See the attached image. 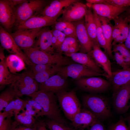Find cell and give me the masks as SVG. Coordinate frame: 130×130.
Segmentation results:
<instances>
[{"instance_id": "cell-1", "label": "cell", "mask_w": 130, "mask_h": 130, "mask_svg": "<svg viewBox=\"0 0 130 130\" xmlns=\"http://www.w3.org/2000/svg\"><path fill=\"white\" fill-rule=\"evenodd\" d=\"M29 96L40 105L44 116L48 118L62 123H67L61 114L55 93L39 90Z\"/></svg>"}, {"instance_id": "cell-2", "label": "cell", "mask_w": 130, "mask_h": 130, "mask_svg": "<svg viewBox=\"0 0 130 130\" xmlns=\"http://www.w3.org/2000/svg\"><path fill=\"white\" fill-rule=\"evenodd\" d=\"M23 51L33 64H48L63 66L73 63L71 58L56 51L46 52L33 47L24 50Z\"/></svg>"}, {"instance_id": "cell-3", "label": "cell", "mask_w": 130, "mask_h": 130, "mask_svg": "<svg viewBox=\"0 0 130 130\" xmlns=\"http://www.w3.org/2000/svg\"><path fill=\"white\" fill-rule=\"evenodd\" d=\"M82 105L84 109L91 112L100 120L107 119L111 115L109 101L103 96L86 95L83 98Z\"/></svg>"}, {"instance_id": "cell-4", "label": "cell", "mask_w": 130, "mask_h": 130, "mask_svg": "<svg viewBox=\"0 0 130 130\" xmlns=\"http://www.w3.org/2000/svg\"><path fill=\"white\" fill-rule=\"evenodd\" d=\"M56 94L65 115L72 121L75 115L81 109V105L75 91L64 90Z\"/></svg>"}, {"instance_id": "cell-5", "label": "cell", "mask_w": 130, "mask_h": 130, "mask_svg": "<svg viewBox=\"0 0 130 130\" xmlns=\"http://www.w3.org/2000/svg\"><path fill=\"white\" fill-rule=\"evenodd\" d=\"M46 1L43 0H26L15 7L16 26L29 18L38 15L44 8Z\"/></svg>"}, {"instance_id": "cell-6", "label": "cell", "mask_w": 130, "mask_h": 130, "mask_svg": "<svg viewBox=\"0 0 130 130\" xmlns=\"http://www.w3.org/2000/svg\"><path fill=\"white\" fill-rule=\"evenodd\" d=\"M19 74V78L11 84L18 97L29 96L39 90V84L34 79L31 70Z\"/></svg>"}, {"instance_id": "cell-7", "label": "cell", "mask_w": 130, "mask_h": 130, "mask_svg": "<svg viewBox=\"0 0 130 130\" xmlns=\"http://www.w3.org/2000/svg\"><path fill=\"white\" fill-rule=\"evenodd\" d=\"M66 78L68 77L76 80L83 77L102 76L109 78L105 73L101 74L96 72L83 65L72 63L62 66L57 73Z\"/></svg>"}, {"instance_id": "cell-8", "label": "cell", "mask_w": 130, "mask_h": 130, "mask_svg": "<svg viewBox=\"0 0 130 130\" xmlns=\"http://www.w3.org/2000/svg\"><path fill=\"white\" fill-rule=\"evenodd\" d=\"M76 83L84 91L93 93H101L107 90L110 84L107 80L96 76L83 77L76 80Z\"/></svg>"}, {"instance_id": "cell-9", "label": "cell", "mask_w": 130, "mask_h": 130, "mask_svg": "<svg viewBox=\"0 0 130 130\" xmlns=\"http://www.w3.org/2000/svg\"><path fill=\"white\" fill-rule=\"evenodd\" d=\"M42 29H17L10 34L17 45L23 50L33 47Z\"/></svg>"}, {"instance_id": "cell-10", "label": "cell", "mask_w": 130, "mask_h": 130, "mask_svg": "<svg viewBox=\"0 0 130 130\" xmlns=\"http://www.w3.org/2000/svg\"><path fill=\"white\" fill-rule=\"evenodd\" d=\"M130 82L113 92L112 104L115 111L119 114L126 112L130 107Z\"/></svg>"}, {"instance_id": "cell-11", "label": "cell", "mask_w": 130, "mask_h": 130, "mask_svg": "<svg viewBox=\"0 0 130 130\" xmlns=\"http://www.w3.org/2000/svg\"><path fill=\"white\" fill-rule=\"evenodd\" d=\"M0 41L2 47L9 52L19 57L28 65L33 64L31 62L24 52L17 45L13 38L6 30L0 26Z\"/></svg>"}, {"instance_id": "cell-12", "label": "cell", "mask_w": 130, "mask_h": 130, "mask_svg": "<svg viewBox=\"0 0 130 130\" xmlns=\"http://www.w3.org/2000/svg\"><path fill=\"white\" fill-rule=\"evenodd\" d=\"M16 21L15 7L11 0H0V22L6 30H10Z\"/></svg>"}, {"instance_id": "cell-13", "label": "cell", "mask_w": 130, "mask_h": 130, "mask_svg": "<svg viewBox=\"0 0 130 130\" xmlns=\"http://www.w3.org/2000/svg\"><path fill=\"white\" fill-rule=\"evenodd\" d=\"M88 8L86 5L77 1L73 2L65 8L59 21L71 22L82 19Z\"/></svg>"}, {"instance_id": "cell-14", "label": "cell", "mask_w": 130, "mask_h": 130, "mask_svg": "<svg viewBox=\"0 0 130 130\" xmlns=\"http://www.w3.org/2000/svg\"><path fill=\"white\" fill-rule=\"evenodd\" d=\"M88 7L91 8L99 16L113 20L127 11V7H120L107 4H91L88 3Z\"/></svg>"}, {"instance_id": "cell-15", "label": "cell", "mask_w": 130, "mask_h": 130, "mask_svg": "<svg viewBox=\"0 0 130 130\" xmlns=\"http://www.w3.org/2000/svg\"><path fill=\"white\" fill-rule=\"evenodd\" d=\"M72 23L75 27L76 37L80 45L81 52L90 53L92 50L93 43L86 31L84 20L82 19Z\"/></svg>"}, {"instance_id": "cell-16", "label": "cell", "mask_w": 130, "mask_h": 130, "mask_svg": "<svg viewBox=\"0 0 130 130\" xmlns=\"http://www.w3.org/2000/svg\"><path fill=\"white\" fill-rule=\"evenodd\" d=\"M98 120L89 111L81 109L74 116L71 121L72 125L76 130H84L90 127Z\"/></svg>"}, {"instance_id": "cell-17", "label": "cell", "mask_w": 130, "mask_h": 130, "mask_svg": "<svg viewBox=\"0 0 130 130\" xmlns=\"http://www.w3.org/2000/svg\"><path fill=\"white\" fill-rule=\"evenodd\" d=\"M57 19L37 15L15 26L16 30L42 28L45 26L54 25L57 22Z\"/></svg>"}, {"instance_id": "cell-18", "label": "cell", "mask_w": 130, "mask_h": 130, "mask_svg": "<svg viewBox=\"0 0 130 130\" xmlns=\"http://www.w3.org/2000/svg\"><path fill=\"white\" fill-rule=\"evenodd\" d=\"M67 84L66 78L57 73L45 82L39 84V90L56 93L65 90Z\"/></svg>"}, {"instance_id": "cell-19", "label": "cell", "mask_w": 130, "mask_h": 130, "mask_svg": "<svg viewBox=\"0 0 130 130\" xmlns=\"http://www.w3.org/2000/svg\"><path fill=\"white\" fill-rule=\"evenodd\" d=\"M89 53L97 64L103 69L109 78H110L112 72L111 63L107 55L101 49L99 44H93L92 50Z\"/></svg>"}, {"instance_id": "cell-20", "label": "cell", "mask_w": 130, "mask_h": 130, "mask_svg": "<svg viewBox=\"0 0 130 130\" xmlns=\"http://www.w3.org/2000/svg\"><path fill=\"white\" fill-rule=\"evenodd\" d=\"M76 0H55L45 7L38 15L57 18L62 10L72 3L77 1Z\"/></svg>"}, {"instance_id": "cell-21", "label": "cell", "mask_w": 130, "mask_h": 130, "mask_svg": "<svg viewBox=\"0 0 130 130\" xmlns=\"http://www.w3.org/2000/svg\"><path fill=\"white\" fill-rule=\"evenodd\" d=\"M52 30L42 29L32 47L46 52L55 51L52 46Z\"/></svg>"}, {"instance_id": "cell-22", "label": "cell", "mask_w": 130, "mask_h": 130, "mask_svg": "<svg viewBox=\"0 0 130 130\" xmlns=\"http://www.w3.org/2000/svg\"><path fill=\"white\" fill-rule=\"evenodd\" d=\"M70 57L74 62L88 67L98 73L104 74V71L97 64L89 53L82 52L70 54L67 56Z\"/></svg>"}, {"instance_id": "cell-23", "label": "cell", "mask_w": 130, "mask_h": 130, "mask_svg": "<svg viewBox=\"0 0 130 130\" xmlns=\"http://www.w3.org/2000/svg\"><path fill=\"white\" fill-rule=\"evenodd\" d=\"M110 78L114 92L130 82V67L112 72Z\"/></svg>"}, {"instance_id": "cell-24", "label": "cell", "mask_w": 130, "mask_h": 130, "mask_svg": "<svg viewBox=\"0 0 130 130\" xmlns=\"http://www.w3.org/2000/svg\"><path fill=\"white\" fill-rule=\"evenodd\" d=\"M124 12L113 20L114 26L118 29L121 32L120 44H124L127 37L129 28L130 12L124 13Z\"/></svg>"}, {"instance_id": "cell-25", "label": "cell", "mask_w": 130, "mask_h": 130, "mask_svg": "<svg viewBox=\"0 0 130 130\" xmlns=\"http://www.w3.org/2000/svg\"><path fill=\"white\" fill-rule=\"evenodd\" d=\"M6 59H0V88L7 85L11 84L20 77L19 74L13 73L10 71L6 64Z\"/></svg>"}, {"instance_id": "cell-26", "label": "cell", "mask_w": 130, "mask_h": 130, "mask_svg": "<svg viewBox=\"0 0 130 130\" xmlns=\"http://www.w3.org/2000/svg\"><path fill=\"white\" fill-rule=\"evenodd\" d=\"M98 16L107 44V52L106 54L112 58L113 57L112 43L113 41L112 34L113 26L111 23L110 20L107 18Z\"/></svg>"}, {"instance_id": "cell-27", "label": "cell", "mask_w": 130, "mask_h": 130, "mask_svg": "<svg viewBox=\"0 0 130 130\" xmlns=\"http://www.w3.org/2000/svg\"><path fill=\"white\" fill-rule=\"evenodd\" d=\"M84 16V23L87 32L93 44H98L97 36V27L93 12L91 7H88Z\"/></svg>"}, {"instance_id": "cell-28", "label": "cell", "mask_w": 130, "mask_h": 130, "mask_svg": "<svg viewBox=\"0 0 130 130\" xmlns=\"http://www.w3.org/2000/svg\"><path fill=\"white\" fill-rule=\"evenodd\" d=\"M6 61L9 70L12 73L16 74L26 68L24 60L16 55L10 54L6 58Z\"/></svg>"}, {"instance_id": "cell-29", "label": "cell", "mask_w": 130, "mask_h": 130, "mask_svg": "<svg viewBox=\"0 0 130 130\" xmlns=\"http://www.w3.org/2000/svg\"><path fill=\"white\" fill-rule=\"evenodd\" d=\"M17 97L16 92L11 85L0 94V112Z\"/></svg>"}, {"instance_id": "cell-30", "label": "cell", "mask_w": 130, "mask_h": 130, "mask_svg": "<svg viewBox=\"0 0 130 130\" xmlns=\"http://www.w3.org/2000/svg\"><path fill=\"white\" fill-rule=\"evenodd\" d=\"M26 102L19 97H17L9 103L3 110V111L14 115H17L21 110L24 111Z\"/></svg>"}, {"instance_id": "cell-31", "label": "cell", "mask_w": 130, "mask_h": 130, "mask_svg": "<svg viewBox=\"0 0 130 130\" xmlns=\"http://www.w3.org/2000/svg\"><path fill=\"white\" fill-rule=\"evenodd\" d=\"M93 13L96 25L97 36L98 43L100 47L103 48L105 52L107 53V45L104 36L100 20L98 15L93 11Z\"/></svg>"}, {"instance_id": "cell-32", "label": "cell", "mask_w": 130, "mask_h": 130, "mask_svg": "<svg viewBox=\"0 0 130 130\" xmlns=\"http://www.w3.org/2000/svg\"><path fill=\"white\" fill-rule=\"evenodd\" d=\"M62 67L57 65L54 67L45 71L33 74L34 79L38 83H43L52 76L58 72Z\"/></svg>"}, {"instance_id": "cell-33", "label": "cell", "mask_w": 130, "mask_h": 130, "mask_svg": "<svg viewBox=\"0 0 130 130\" xmlns=\"http://www.w3.org/2000/svg\"><path fill=\"white\" fill-rule=\"evenodd\" d=\"M14 117L15 121L19 124L26 127H33L36 123L33 117L26 110L22 113L14 115Z\"/></svg>"}, {"instance_id": "cell-34", "label": "cell", "mask_w": 130, "mask_h": 130, "mask_svg": "<svg viewBox=\"0 0 130 130\" xmlns=\"http://www.w3.org/2000/svg\"><path fill=\"white\" fill-rule=\"evenodd\" d=\"M112 52H119L123 58L128 68L130 67V50L124 44H117L112 46Z\"/></svg>"}, {"instance_id": "cell-35", "label": "cell", "mask_w": 130, "mask_h": 130, "mask_svg": "<svg viewBox=\"0 0 130 130\" xmlns=\"http://www.w3.org/2000/svg\"><path fill=\"white\" fill-rule=\"evenodd\" d=\"M44 121L50 130H76L67 123H62L48 118Z\"/></svg>"}, {"instance_id": "cell-36", "label": "cell", "mask_w": 130, "mask_h": 130, "mask_svg": "<svg viewBox=\"0 0 130 130\" xmlns=\"http://www.w3.org/2000/svg\"><path fill=\"white\" fill-rule=\"evenodd\" d=\"M78 42L77 38L66 37L61 45L58 52L67 53L69 48L73 45Z\"/></svg>"}, {"instance_id": "cell-37", "label": "cell", "mask_w": 130, "mask_h": 130, "mask_svg": "<svg viewBox=\"0 0 130 130\" xmlns=\"http://www.w3.org/2000/svg\"><path fill=\"white\" fill-rule=\"evenodd\" d=\"M57 65L48 64H34L31 66V71L33 74L42 72L51 69Z\"/></svg>"}, {"instance_id": "cell-38", "label": "cell", "mask_w": 130, "mask_h": 130, "mask_svg": "<svg viewBox=\"0 0 130 130\" xmlns=\"http://www.w3.org/2000/svg\"><path fill=\"white\" fill-rule=\"evenodd\" d=\"M107 130H129L125 122V120L121 116L117 122L110 125Z\"/></svg>"}, {"instance_id": "cell-39", "label": "cell", "mask_w": 130, "mask_h": 130, "mask_svg": "<svg viewBox=\"0 0 130 130\" xmlns=\"http://www.w3.org/2000/svg\"><path fill=\"white\" fill-rule=\"evenodd\" d=\"M25 100L32 107L36 112L38 117L44 116L42 108L40 105L37 102L31 99L27 98Z\"/></svg>"}, {"instance_id": "cell-40", "label": "cell", "mask_w": 130, "mask_h": 130, "mask_svg": "<svg viewBox=\"0 0 130 130\" xmlns=\"http://www.w3.org/2000/svg\"><path fill=\"white\" fill-rule=\"evenodd\" d=\"M52 31L53 35L55 37L57 40L58 43L56 52H58L61 45L66 36L62 32L58 31L55 29H53Z\"/></svg>"}, {"instance_id": "cell-41", "label": "cell", "mask_w": 130, "mask_h": 130, "mask_svg": "<svg viewBox=\"0 0 130 130\" xmlns=\"http://www.w3.org/2000/svg\"><path fill=\"white\" fill-rule=\"evenodd\" d=\"M104 4L120 7H126L130 6V0H105Z\"/></svg>"}, {"instance_id": "cell-42", "label": "cell", "mask_w": 130, "mask_h": 130, "mask_svg": "<svg viewBox=\"0 0 130 130\" xmlns=\"http://www.w3.org/2000/svg\"><path fill=\"white\" fill-rule=\"evenodd\" d=\"M53 26H54V29L62 32L68 27L74 26L71 22L64 21H57Z\"/></svg>"}, {"instance_id": "cell-43", "label": "cell", "mask_w": 130, "mask_h": 130, "mask_svg": "<svg viewBox=\"0 0 130 130\" xmlns=\"http://www.w3.org/2000/svg\"><path fill=\"white\" fill-rule=\"evenodd\" d=\"M14 121L11 117L6 118L0 124V130H12Z\"/></svg>"}, {"instance_id": "cell-44", "label": "cell", "mask_w": 130, "mask_h": 130, "mask_svg": "<svg viewBox=\"0 0 130 130\" xmlns=\"http://www.w3.org/2000/svg\"><path fill=\"white\" fill-rule=\"evenodd\" d=\"M114 57L117 63L121 66L123 69L129 68L125 61L120 53L117 52H114Z\"/></svg>"}, {"instance_id": "cell-45", "label": "cell", "mask_w": 130, "mask_h": 130, "mask_svg": "<svg viewBox=\"0 0 130 130\" xmlns=\"http://www.w3.org/2000/svg\"><path fill=\"white\" fill-rule=\"evenodd\" d=\"M36 122L33 127H31L20 124L15 121L14 122L12 130H36Z\"/></svg>"}, {"instance_id": "cell-46", "label": "cell", "mask_w": 130, "mask_h": 130, "mask_svg": "<svg viewBox=\"0 0 130 130\" xmlns=\"http://www.w3.org/2000/svg\"><path fill=\"white\" fill-rule=\"evenodd\" d=\"M62 32L66 37L77 38L76 29L74 26L66 28Z\"/></svg>"}, {"instance_id": "cell-47", "label": "cell", "mask_w": 130, "mask_h": 130, "mask_svg": "<svg viewBox=\"0 0 130 130\" xmlns=\"http://www.w3.org/2000/svg\"><path fill=\"white\" fill-rule=\"evenodd\" d=\"M89 128L88 130H107L99 120H97Z\"/></svg>"}, {"instance_id": "cell-48", "label": "cell", "mask_w": 130, "mask_h": 130, "mask_svg": "<svg viewBox=\"0 0 130 130\" xmlns=\"http://www.w3.org/2000/svg\"><path fill=\"white\" fill-rule=\"evenodd\" d=\"M80 50V45L78 42L72 45L69 48L68 52L65 55L67 56L69 54L77 52Z\"/></svg>"}, {"instance_id": "cell-49", "label": "cell", "mask_w": 130, "mask_h": 130, "mask_svg": "<svg viewBox=\"0 0 130 130\" xmlns=\"http://www.w3.org/2000/svg\"><path fill=\"white\" fill-rule=\"evenodd\" d=\"M37 124L36 130H48L44 120H39L36 122Z\"/></svg>"}, {"instance_id": "cell-50", "label": "cell", "mask_w": 130, "mask_h": 130, "mask_svg": "<svg viewBox=\"0 0 130 130\" xmlns=\"http://www.w3.org/2000/svg\"><path fill=\"white\" fill-rule=\"evenodd\" d=\"M129 24V28L128 33L124 44L125 46L130 50V17Z\"/></svg>"}, {"instance_id": "cell-51", "label": "cell", "mask_w": 130, "mask_h": 130, "mask_svg": "<svg viewBox=\"0 0 130 130\" xmlns=\"http://www.w3.org/2000/svg\"><path fill=\"white\" fill-rule=\"evenodd\" d=\"M88 3L91 4H104L105 0H86Z\"/></svg>"}, {"instance_id": "cell-52", "label": "cell", "mask_w": 130, "mask_h": 130, "mask_svg": "<svg viewBox=\"0 0 130 130\" xmlns=\"http://www.w3.org/2000/svg\"><path fill=\"white\" fill-rule=\"evenodd\" d=\"M26 0H11L13 5L15 6L25 2Z\"/></svg>"}, {"instance_id": "cell-53", "label": "cell", "mask_w": 130, "mask_h": 130, "mask_svg": "<svg viewBox=\"0 0 130 130\" xmlns=\"http://www.w3.org/2000/svg\"><path fill=\"white\" fill-rule=\"evenodd\" d=\"M125 120H127L128 122V128L129 130H130V115Z\"/></svg>"}, {"instance_id": "cell-54", "label": "cell", "mask_w": 130, "mask_h": 130, "mask_svg": "<svg viewBox=\"0 0 130 130\" xmlns=\"http://www.w3.org/2000/svg\"><path fill=\"white\" fill-rule=\"evenodd\" d=\"M129 11H130V10H129Z\"/></svg>"}]
</instances>
